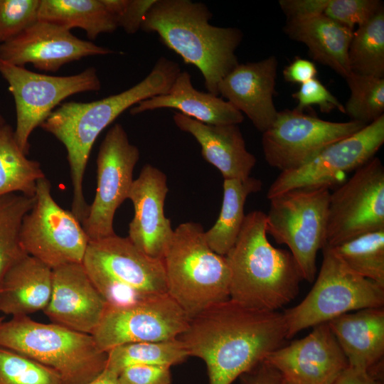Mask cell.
<instances>
[{
	"label": "cell",
	"instance_id": "obj_9",
	"mask_svg": "<svg viewBox=\"0 0 384 384\" xmlns=\"http://www.w3.org/2000/svg\"><path fill=\"white\" fill-rule=\"evenodd\" d=\"M50 188L46 177L37 181L34 204L21 226V247L51 270L82 263L90 240L75 215L56 203Z\"/></svg>",
	"mask_w": 384,
	"mask_h": 384
},
{
	"label": "cell",
	"instance_id": "obj_16",
	"mask_svg": "<svg viewBox=\"0 0 384 384\" xmlns=\"http://www.w3.org/2000/svg\"><path fill=\"white\" fill-rule=\"evenodd\" d=\"M114 51L82 40L58 25L38 21L21 33L0 44V60L16 66L31 63L38 70L56 72L65 64Z\"/></svg>",
	"mask_w": 384,
	"mask_h": 384
},
{
	"label": "cell",
	"instance_id": "obj_40",
	"mask_svg": "<svg viewBox=\"0 0 384 384\" xmlns=\"http://www.w3.org/2000/svg\"><path fill=\"white\" fill-rule=\"evenodd\" d=\"M292 96L298 101L295 109L301 112L306 107L316 105L322 112H330L336 109L345 113L344 105L316 78L300 85L298 91Z\"/></svg>",
	"mask_w": 384,
	"mask_h": 384
},
{
	"label": "cell",
	"instance_id": "obj_31",
	"mask_svg": "<svg viewBox=\"0 0 384 384\" xmlns=\"http://www.w3.org/2000/svg\"><path fill=\"white\" fill-rule=\"evenodd\" d=\"M348 58L351 72L384 77V9L353 31Z\"/></svg>",
	"mask_w": 384,
	"mask_h": 384
},
{
	"label": "cell",
	"instance_id": "obj_33",
	"mask_svg": "<svg viewBox=\"0 0 384 384\" xmlns=\"http://www.w3.org/2000/svg\"><path fill=\"white\" fill-rule=\"evenodd\" d=\"M331 248L354 272L384 287V230L363 234Z\"/></svg>",
	"mask_w": 384,
	"mask_h": 384
},
{
	"label": "cell",
	"instance_id": "obj_24",
	"mask_svg": "<svg viewBox=\"0 0 384 384\" xmlns=\"http://www.w3.org/2000/svg\"><path fill=\"white\" fill-rule=\"evenodd\" d=\"M327 323L347 358L348 366L370 370L383 365V306L348 312Z\"/></svg>",
	"mask_w": 384,
	"mask_h": 384
},
{
	"label": "cell",
	"instance_id": "obj_15",
	"mask_svg": "<svg viewBox=\"0 0 384 384\" xmlns=\"http://www.w3.org/2000/svg\"><path fill=\"white\" fill-rule=\"evenodd\" d=\"M189 321L185 311L165 293L125 307L107 306L92 336L97 346L107 353L124 344L176 338Z\"/></svg>",
	"mask_w": 384,
	"mask_h": 384
},
{
	"label": "cell",
	"instance_id": "obj_22",
	"mask_svg": "<svg viewBox=\"0 0 384 384\" xmlns=\"http://www.w3.org/2000/svg\"><path fill=\"white\" fill-rule=\"evenodd\" d=\"M177 127L191 134L201 147L203 158L215 166L224 179L244 180L250 176L255 156L247 151L238 124L210 125L175 112Z\"/></svg>",
	"mask_w": 384,
	"mask_h": 384
},
{
	"label": "cell",
	"instance_id": "obj_47",
	"mask_svg": "<svg viewBox=\"0 0 384 384\" xmlns=\"http://www.w3.org/2000/svg\"><path fill=\"white\" fill-rule=\"evenodd\" d=\"M280 384H298V383L282 377Z\"/></svg>",
	"mask_w": 384,
	"mask_h": 384
},
{
	"label": "cell",
	"instance_id": "obj_27",
	"mask_svg": "<svg viewBox=\"0 0 384 384\" xmlns=\"http://www.w3.org/2000/svg\"><path fill=\"white\" fill-rule=\"evenodd\" d=\"M38 20L70 31L82 28L90 40L118 28L105 0H40Z\"/></svg>",
	"mask_w": 384,
	"mask_h": 384
},
{
	"label": "cell",
	"instance_id": "obj_18",
	"mask_svg": "<svg viewBox=\"0 0 384 384\" xmlns=\"http://www.w3.org/2000/svg\"><path fill=\"white\" fill-rule=\"evenodd\" d=\"M168 191L164 173L147 164L134 180L128 196L134 210L129 239L146 255L161 260L174 234L171 220L164 213Z\"/></svg>",
	"mask_w": 384,
	"mask_h": 384
},
{
	"label": "cell",
	"instance_id": "obj_48",
	"mask_svg": "<svg viewBox=\"0 0 384 384\" xmlns=\"http://www.w3.org/2000/svg\"><path fill=\"white\" fill-rule=\"evenodd\" d=\"M4 124H6V121L3 116L0 114V125H3Z\"/></svg>",
	"mask_w": 384,
	"mask_h": 384
},
{
	"label": "cell",
	"instance_id": "obj_8",
	"mask_svg": "<svg viewBox=\"0 0 384 384\" xmlns=\"http://www.w3.org/2000/svg\"><path fill=\"white\" fill-rule=\"evenodd\" d=\"M330 193L326 187H303L270 199L267 234L289 247L303 279L309 282L315 278L317 252L326 243Z\"/></svg>",
	"mask_w": 384,
	"mask_h": 384
},
{
	"label": "cell",
	"instance_id": "obj_29",
	"mask_svg": "<svg viewBox=\"0 0 384 384\" xmlns=\"http://www.w3.org/2000/svg\"><path fill=\"white\" fill-rule=\"evenodd\" d=\"M26 156L11 127L0 125V196L14 193L35 196L37 181L45 176L39 162Z\"/></svg>",
	"mask_w": 384,
	"mask_h": 384
},
{
	"label": "cell",
	"instance_id": "obj_4",
	"mask_svg": "<svg viewBox=\"0 0 384 384\" xmlns=\"http://www.w3.org/2000/svg\"><path fill=\"white\" fill-rule=\"evenodd\" d=\"M230 271V299L248 307L277 311L296 298L303 278L291 252L273 247L266 214L246 215L238 238L225 255Z\"/></svg>",
	"mask_w": 384,
	"mask_h": 384
},
{
	"label": "cell",
	"instance_id": "obj_17",
	"mask_svg": "<svg viewBox=\"0 0 384 384\" xmlns=\"http://www.w3.org/2000/svg\"><path fill=\"white\" fill-rule=\"evenodd\" d=\"M264 361L298 384H334L348 366L328 323L314 326L306 336L279 347Z\"/></svg>",
	"mask_w": 384,
	"mask_h": 384
},
{
	"label": "cell",
	"instance_id": "obj_49",
	"mask_svg": "<svg viewBox=\"0 0 384 384\" xmlns=\"http://www.w3.org/2000/svg\"><path fill=\"white\" fill-rule=\"evenodd\" d=\"M4 321V318L3 317H0V324Z\"/></svg>",
	"mask_w": 384,
	"mask_h": 384
},
{
	"label": "cell",
	"instance_id": "obj_42",
	"mask_svg": "<svg viewBox=\"0 0 384 384\" xmlns=\"http://www.w3.org/2000/svg\"><path fill=\"white\" fill-rule=\"evenodd\" d=\"M327 0H279V5L287 20L323 15Z\"/></svg>",
	"mask_w": 384,
	"mask_h": 384
},
{
	"label": "cell",
	"instance_id": "obj_36",
	"mask_svg": "<svg viewBox=\"0 0 384 384\" xmlns=\"http://www.w3.org/2000/svg\"><path fill=\"white\" fill-rule=\"evenodd\" d=\"M40 0H1L0 44L17 36L38 21Z\"/></svg>",
	"mask_w": 384,
	"mask_h": 384
},
{
	"label": "cell",
	"instance_id": "obj_32",
	"mask_svg": "<svg viewBox=\"0 0 384 384\" xmlns=\"http://www.w3.org/2000/svg\"><path fill=\"white\" fill-rule=\"evenodd\" d=\"M34 202L35 196L18 193L0 196V284L11 267L27 255L21 245L20 230Z\"/></svg>",
	"mask_w": 384,
	"mask_h": 384
},
{
	"label": "cell",
	"instance_id": "obj_30",
	"mask_svg": "<svg viewBox=\"0 0 384 384\" xmlns=\"http://www.w3.org/2000/svg\"><path fill=\"white\" fill-rule=\"evenodd\" d=\"M105 368L119 374L134 365L172 366L183 363L189 354L178 338L161 341L137 342L121 345L107 351Z\"/></svg>",
	"mask_w": 384,
	"mask_h": 384
},
{
	"label": "cell",
	"instance_id": "obj_2",
	"mask_svg": "<svg viewBox=\"0 0 384 384\" xmlns=\"http://www.w3.org/2000/svg\"><path fill=\"white\" fill-rule=\"evenodd\" d=\"M180 72L177 63L161 57L149 75L130 88L90 102H64L41 124L66 149L73 186L71 212L80 223L89 209L83 193L84 174L97 137L127 109L166 93Z\"/></svg>",
	"mask_w": 384,
	"mask_h": 384
},
{
	"label": "cell",
	"instance_id": "obj_13",
	"mask_svg": "<svg viewBox=\"0 0 384 384\" xmlns=\"http://www.w3.org/2000/svg\"><path fill=\"white\" fill-rule=\"evenodd\" d=\"M139 154V149L129 142L120 124H114L108 130L97 158L96 193L86 218L81 223L90 241L115 234L114 216L128 198Z\"/></svg>",
	"mask_w": 384,
	"mask_h": 384
},
{
	"label": "cell",
	"instance_id": "obj_28",
	"mask_svg": "<svg viewBox=\"0 0 384 384\" xmlns=\"http://www.w3.org/2000/svg\"><path fill=\"white\" fill-rule=\"evenodd\" d=\"M223 198L219 216L205 238L209 247L225 256L235 244L246 215L244 213L247 196L260 191L262 183L249 177L244 180L224 179Z\"/></svg>",
	"mask_w": 384,
	"mask_h": 384
},
{
	"label": "cell",
	"instance_id": "obj_11",
	"mask_svg": "<svg viewBox=\"0 0 384 384\" xmlns=\"http://www.w3.org/2000/svg\"><path fill=\"white\" fill-rule=\"evenodd\" d=\"M384 230V166L374 156L330 193L326 245Z\"/></svg>",
	"mask_w": 384,
	"mask_h": 384
},
{
	"label": "cell",
	"instance_id": "obj_39",
	"mask_svg": "<svg viewBox=\"0 0 384 384\" xmlns=\"http://www.w3.org/2000/svg\"><path fill=\"white\" fill-rule=\"evenodd\" d=\"M115 17L118 28L129 34L140 29L142 21L155 0H105Z\"/></svg>",
	"mask_w": 384,
	"mask_h": 384
},
{
	"label": "cell",
	"instance_id": "obj_26",
	"mask_svg": "<svg viewBox=\"0 0 384 384\" xmlns=\"http://www.w3.org/2000/svg\"><path fill=\"white\" fill-rule=\"evenodd\" d=\"M284 32L308 48L310 56L346 78L351 73L348 52L353 30L324 15L287 20Z\"/></svg>",
	"mask_w": 384,
	"mask_h": 384
},
{
	"label": "cell",
	"instance_id": "obj_6",
	"mask_svg": "<svg viewBox=\"0 0 384 384\" xmlns=\"http://www.w3.org/2000/svg\"><path fill=\"white\" fill-rule=\"evenodd\" d=\"M0 346L55 370L62 384H87L103 371L107 360L92 335L29 316L0 324Z\"/></svg>",
	"mask_w": 384,
	"mask_h": 384
},
{
	"label": "cell",
	"instance_id": "obj_38",
	"mask_svg": "<svg viewBox=\"0 0 384 384\" xmlns=\"http://www.w3.org/2000/svg\"><path fill=\"white\" fill-rule=\"evenodd\" d=\"M383 6L378 0H327L323 15L353 30L371 18Z\"/></svg>",
	"mask_w": 384,
	"mask_h": 384
},
{
	"label": "cell",
	"instance_id": "obj_19",
	"mask_svg": "<svg viewBox=\"0 0 384 384\" xmlns=\"http://www.w3.org/2000/svg\"><path fill=\"white\" fill-rule=\"evenodd\" d=\"M82 262L91 264L146 296L167 293L161 259L152 257L116 234L90 241Z\"/></svg>",
	"mask_w": 384,
	"mask_h": 384
},
{
	"label": "cell",
	"instance_id": "obj_12",
	"mask_svg": "<svg viewBox=\"0 0 384 384\" xmlns=\"http://www.w3.org/2000/svg\"><path fill=\"white\" fill-rule=\"evenodd\" d=\"M367 124L351 120L335 122L294 110L277 112L262 133V146L267 164L282 171L301 167L325 148L349 137Z\"/></svg>",
	"mask_w": 384,
	"mask_h": 384
},
{
	"label": "cell",
	"instance_id": "obj_10",
	"mask_svg": "<svg viewBox=\"0 0 384 384\" xmlns=\"http://www.w3.org/2000/svg\"><path fill=\"white\" fill-rule=\"evenodd\" d=\"M0 75L7 82L14 99V137L26 155L31 133L45 122L57 105L71 95L101 89L100 80L93 67L73 75L54 76L35 73L0 60Z\"/></svg>",
	"mask_w": 384,
	"mask_h": 384
},
{
	"label": "cell",
	"instance_id": "obj_1",
	"mask_svg": "<svg viewBox=\"0 0 384 384\" xmlns=\"http://www.w3.org/2000/svg\"><path fill=\"white\" fill-rule=\"evenodd\" d=\"M178 338L206 363L209 384H231L282 346L287 329L282 313L229 299L190 319Z\"/></svg>",
	"mask_w": 384,
	"mask_h": 384
},
{
	"label": "cell",
	"instance_id": "obj_25",
	"mask_svg": "<svg viewBox=\"0 0 384 384\" xmlns=\"http://www.w3.org/2000/svg\"><path fill=\"white\" fill-rule=\"evenodd\" d=\"M53 270L28 255L16 262L0 284V312L29 316L47 306L52 292Z\"/></svg>",
	"mask_w": 384,
	"mask_h": 384
},
{
	"label": "cell",
	"instance_id": "obj_34",
	"mask_svg": "<svg viewBox=\"0 0 384 384\" xmlns=\"http://www.w3.org/2000/svg\"><path fill=\"white\" fill-rule=\"evenodd\" d=\"M345 79L351 95L344 105V114L366 124L384 115V78L351 72Z\"/></svg>",
	"mask_w": 384,
	"mask_h": 384
},
{
	"label": "cell",
	"instance_id": "obj_20",
	"mask_svg": "<svg viewBox=\"0 0 384 384\" xmlns=\"http://www.w3.org/2000/svg\"><path fill=\"white\" fill-rule=\"evenodd\" d=\"M106 308L82 263L53 270L51 296L43 310L52 323L92 335Z\"/></svg>",
	"mask_w": 384,
	"mask_h": 384
},
{
	"label": "cell",
	"instance_id": "obj_23",
	"mask_svg": "<svg viewBox=\"0 0 384 384\" xmlns=\"http://www.w3.org/2000/svg\"><path fill=\"white\" fill-rule=\"evenodd\" d=\"M161 108L174 109L186 117L210 125H238L244 119L243 114L227 100L196 90L191 75L186 70H181L166 93L144 100L129 112L135 115Z\"/></svg>",
	"mask_w": 384,
	"mask_h": 384
},
{
	"label": "cell",
	"instance_id": "obj_5",
	"mask_svg": "<svg viewBox=\"0 0 384 384\" xmlns=\"http://www.w3.org/2000/svg\"><path fill=\"white\" fill-rule=\"evenodd\" d=\"M167 294L189 319L230 299V271L225 256L208 245L202 225L180 224L162 258Z\"/></svg>",
	"mask_w": 384,
	"mask_h": 384
},
{
	"label": "cell",
	"instance_id": "obj_45",
	"mask_svg": "<svg viewBox=\"0 0 384 384\" xmlns=\"http://www.w3.org/2000/svg\"><path fill=\"white\" fill-rule=\"evenodd\" d=\"M239 378L241 384H280L282 376L278 370L262 361Z\"/></svg>",
	"mask_w": 384,
	"mask_h": 384
},
{
	"label": "cell",
	"instance_id": "obj_35",
	"mask_svg": "<svg viewBox=\"0 0 384 384\" xmlns=\"http://www.w3.org/2000/svg\"><path fill=\"white\" fill-rule=\"evenodd\" d=\"M0 384H62V380L51 368L0 346Z\"/></svg>",
	"mask_w": 384,
	"mask_h": 384
},
{
	"label": "cell",
	"instance_id": "obj_14",
	"mask_svg": "<svg viewBox=\"0 0 384 384\" xmlns=\"http://www.w3.org/2000/svg\"><path fill=\"white\" fill-rule=\"evenodd\" d=\"M383 143L384 115L329 145L304 166L282 171L270 186L267 198L298 188L338 187L346 181V174L373 158Z\"/></svg>",
	"mask_w": 384,
	"mask_h": 384
},
{
	"label": "cell",
	"instance_id": "obj_46",
	"mask_svg": "<svg viewBox=\"0 0 384 384\" xmlns=\"http://www.w3.org/2000/svg\"><path fill=\"white\" fill-rule=\"evenodd\" d=\"M118 376L117 374L105 368L101 373L87 384H120Z\"/></svg>",
	"mask_w": 384,
	"mask_h": 384
},
{
	"label": "cell",
	"instance_id": "obj_50",
	"mask_svg": "<svg viewBox=\"0 0 384 384\" xmlns=\"http://www.w3.org/2000/svg\"><path fill=\"white\" fill-rule=\"evenodd\" d=\"M1 0H0V4H1Z\"/></svg>",
	"mask_w": 384,
	"mask_h": 384
},
{
	"label": "cell",
	"instance_id": "obj_37",
	"mask_svg": "<svg viewBox=\"0 0 384 384\" xmlns=\"http://www.w3.org/2000/svg\"><path fill=\"white\" fill-rule=\"evenodd\" d=\"M82 264L92 284L109 307L119 308L131 306L151 297L144 295L130 287L120 283L91 264L86 262H82Z\"/></svg>",
	"mask_w": 384,
	"mask_h": 384
},
{
	"label": "cell",
	"instance_id": "obj_7",
	"mask_svg": "<svg viewBox=\"0 0 384 384\" xmlns=\"http://www.w3.org/2000/svg\"><path fill=\"white\" fill-rule=\"evenodd\" d=\"M321 250V269L311 291L282 313L287 339L342 314L383 306L384 287L354 272L327 245Z\"/></svg>",
	"mask_w": 384,
	"mask_h": 384
},
{
	"label": "cell",
	"instance_id": "obj_41",
	"mask_svg": "<svg viewBox=\"0 0 384 384\" xmlns=\"http://www.w3.org/2000/svg\"><path fill=\"white\" fill-rule=\"evenodd\" d=\"M171 367L159 365H134L118 376L120 384H171Z\"/></svg>",
	"mask_w": 384,
	"mask_h": 384
},
{
	"label": "cell",
	"instance_id": "obj_44",
	"mask_svg": "<svg viewBox=\"0 0 384 384\" xmlns=\"http://www.w3.org/2000/svg\"><path fill=\"white\" fill-rule=\"evenodd\" d=\"M316 74L314 63L300 58H296L283 70V77L287 82L300 85L316 78Z\"/></svg>",
	"mask_w": 384,
	"mask_h": 384
},
{
	"label": "cell",
	"instance_id": "obj_43",
	"mask_svg": "<svg viewBox=\"0 0 384 384\" xmlns=\"http://www.w3.org/2000/svg\"><path fill=\"white\" fill-rule=\"evenodd\" d=\"M381 366L370 370L348 366L334 384H383Z\"/></svg>",
	"mask_w": 384,
	"mask_h": 384
},
{
	"label": "cell",
	"instance_id": "obj_21",
	"mask_svg": "<svg viewBox=\"0 0 384 384\" xmlns=\"http://www.w3.org/2000/svg\"><path fill=\"white\" fill-rule=\"evenodd\" d=\"M277 68L274 55L239 63L218 86V95L244 113L262 133L272 126L278 112L273 102Z\"/></svg>",
	"mask_w": 384,
	"mask_h": 384
},
{
	"label": "cell",
	"instance_id": "obj_3",
	"mask_svg": "<svg viewBox=\"0 0 384 384\" xmlns=\"http://www.w3.org/2000/svg\"><path fill=\"white\" fill-rule=\"evenodd\" d=\"M208 6L191 0H155L140 29L156 33L183 62L201 73L208 92L218 95L220 80L239 64L235 50L242 39L234 27L210 23Z\"/></svg>",
	"mask_w": 384,
	"mask_h": 384
}]
</instances>
